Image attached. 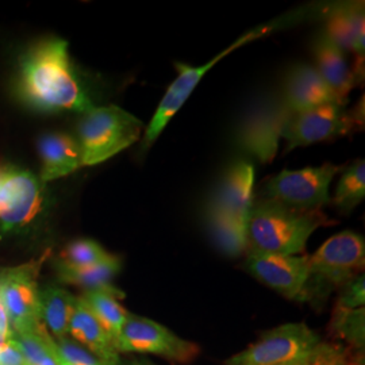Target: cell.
I'll use <instances>...</instances> for the list:
<instances>
[{
  "label": "cell",
  "instance_id": "obj_1",
  "mask_svg": "<svg viewBox=\"0 0 365 365\" xmlns=\"http://www.w3.org/2000/svg\"><path fill=\"white\" fill-rule=\"evenodd\" d=\"M19 93L39 111L86 114L93 107L75 75L66 39L41 41L27 53L21 66Z\"/></svg>",
  "mask_w": 365,
  "mask_h": 365
},
{
  "label": "cell",
  "instance_id": "obj_2",
  "mask_svg": "<svg viewBox=\"0 0 365 365\" xmlns=\"http://www.w3.org/2000/svg\"><path fill=\"white\" fill-rule=\"evenodd\" d=\"M336 222L322 211H303L268 197L253 202L248 221V250L297 256L314 232Z\"/></svg>",
  "mask_w": 365,
  "mask_h": 365
},
{
  "label": "cell",
  "instance_id": "obj_3",
  "mask_svg": "<svg viewBox=\"0 0 365 365\" xmlns=\"http://www.w3.org/2000/svg\"><path fill=\"white\" fill-rule=\"evenodd\" d=\"M144 123L118 106L92 107L78 123V146L83 167L105 163L137 143Z\"/></svg>",
  "mask_w": 365,
  "mask_h": 365
},
{
  "label": "cell",
  "instance_id": "obj_4",
  "mask_svg": "<svg viewBox=\"0 0 365 365\" xmlns=\"http://www.w3.org/2000/svg\"><path fill=\"white\" fill-rule=\"evenodd\" d=\"M364 237L342 232L330 237L309 257V280L304 287V300L327 299L333 289L341 288L364 268Z\"/></svg>",
  "mask_w": 365,
  "mask_h": 365
},
{
  "label": "cell",
  "instance_id": "obj_5",
  "mask_svg": "<svg viewBox=\"0 0 365 365\" xmlns=\"http://www.w3.org/2000/svg\"><path fill=\"white\" fill-rule=\"evenodd\" d=\"M283 25L279 24V21H274L269 25L257 27L255 30H250L247 34L241 36L240 38L233 42L230 46H227L225 51L218 53L214 58H211L205 66H190L184 64H176V68L179 69V76L173 80L170 84L168 91L165 92L164 98L161 99L160 105L157 107L156 113L146 126V130L144 134V143L143 148L148 149L150 145L153 144L158 138V135L165 129V126L170 123V119L175 117V114L182 108V105L187 102V99L191 96L194 92L196 86L202 78L209 72L212 66L217 63H220L222 58L229 56L230 53L240 49L241 46L247 45L250 41L261 38L265 34L271 33L276 27H282Z\"/></svg>",
  "mask_w": 365,
  "mask_h": 365
},
{
  "label": "cell",
  "instance_id": "obj_6",
  "mask_svg": "<svg viewBox=\"0 0 365 365\" xmlns=\"http://www.w3.org/2000/svg\"><path fill=\"white\" fill-rule=\"evenodd\" d=\"M292 115L282 93L264 96L252 106L240 125L237 133L240 148L262 164L271 163Z\"/></svg>",
  "mask_w": 365,
  "mask_h": 365
},
{
  "label": "cell",
  "instance_id": "obj_7",
  "mask_svg": "<svg viewBox=\"0 0 365 365\" xmlns=\"http://www.w3.org/2000/svg\"><path fill=\"white\" fill-rule=\"evenodd\" d=\"M48 255L37 260L0 269V297L9 314L13 331L38 330L41 318V289L38 276Z\"/></svg>",
  "mask_w": 365,
  "mask_h": 365
},
{
  "label": "cell",
  "instance_id": "obj_8",
  "mask_svg": "<svg viewBox=\"0 0 365 365\" xmlns=\"http://www.w3.org/2000/svg\"><path fill=\"white\" fill-rule=\"evenodd\" d=\"M364 123V103L352 111L339 103L318 106L312 110L294 114L284 129L287 150L315 143L329 141L360 129Z\"/></svg>",
  "mask_w": 365,
  "mask_h": 365
},
{
  "label": "cell",
  "instance_id": "obj_9",
  "mask_svg": "<svg viewBox=\"0 0 365 365\" xmlns=\"http://www.w3.org/2000/svg\"><path fill=\"white\" fill-rule=\"evenodd\" d=\"M341 167L324 164L299 170H282L264 188V197L303 211H321L330 200L329 188Z\"/></svg>",
  "mask_w": 365,
  "mask_h": 365
},
{
  "label": "cell",
  "instance_id": "obj_10",
  "mask_svg": "<svg viewBox=\"0 0 365 365\" xmlns=\"http://www.w3.org/2000/svg\"><path fill=\"white\" fill-rule=\"evenodd\" d=\"M321 344L319 336L304 324H286L264 334L226 365H282L310 356Z\"/></svg>",
  "mask_w": 365,
  "mask_h": 365
},
{
  "label": "cell",
  "instance_id": "obj_11",
  "mask_svg": "<svg viewBox=\"0 0 365 365\" xmlns=\"http://www.w3.org/2000/svg\"><path fill=\"white\" fill-rule=\"evenodd\" d=\"M119 353H150L176 363H190L199 354L195 344L145 317L129 314L117 339Z\"/></svg>",
  "mask_w": 365,
  "mask_h": 365
},
{
  "label": "cell",
  "instance_id": "obj_12",
  "mask_svg": "<svg viewBox=\"0 0 365 365\" xmlns=\"http://www.w3.org/2000/svg\"><path fill=\"white\" fill-rule=\"evenodd\" d=\"M42 188L29 170L0 165V225L6 233L25 226L42 207Z\"/></svg>",
  "mask_w": 365,
  "mask_h": 365
},
{
  "label": "cell",
  "instance_id": "obj_13",
  "mask_svg": "<svg viewBox=\"0 0 365 365\" xmlns=\"http://www.w3.org/2000/svg\"><path fill=\"white\" fill-rule=\"evenodd\" d=\"M244 268L265 286L291 300H304L309 256H283L248 250Z\"/></svg>",
  "mask_w": 365,
  "mask_h": 365
},
{
  "label": "cell",
  "instance_id": "obj_14",
  "mask_svg": "<svg viewBox=\"0 0 365 365\" xmlns=\"http://www.w3.org/2000/svg\"><path fill=\"white\" fill-rule=\"evenodd\" d=\"M364 3H345L334 6L327 15L324 33L344 53L356 56L353 72L359 81L364 78Z\"/></svg>",
  "mask_w": 365,
  "mask_h": 365
},
{
  "label": "cell",
  "instance_id": "obj_15",
  "mask_svg": "<svg viewBox=\"0 0 365 365\" xmlns=\"http://www.w3.org/2000/svg\"><path fill=\"white\" fill-rule=\"evenodd\" d=\"M255 168L247 161L233 164L222 178L209 203V210L220 211L248 229L253 205Z\"/></svg>",
  "mask_w": 365,
  "mask_h": 365
},
{
  "label": "cell",
  "instance_id": "obj_16",
  "mask_svg": "<svg viewBox=\"0 0 365 365\" xmlns=\"http://www.w3.org/2000/svg\"><path fill=\"white\" fill-rule=\"evenodd\" d=\"M280 93L292 114L329 103L341 105L318 71L307 64L295 66L288 72L283 92Z\"/></svg>",
  "mask_w": 365,
  "mask_h": 365
},
{
  "label": "cell",
  "instance_id": "obj_17",
  "mask_svg": "<svg viewBox=\"0 0 365 365\" xmlns=\"http://www.w3.org/2000/svg\"><path fill=\"white\" fill-rule=\"evenodd\" d=\"M313 53L317 63L315 69L334 92L339 103L346 106L349 93L360 84L352 66L348 64L346 53L342 52L324 31L314 39Z\"/></svg>",
  "mask_w": 365,
  "mask_h": 365
},
{
  "label": "cell",
  "instance_id": "obj_18",
  "mask_svg": "<svg viewBox=\"0 0 365 365\" xmlns=\"http://www.w3.org/2000/svg\"><path fill=\"white\" fill-rule=\"evenodd\" d=\"M41 182H48L66 178L83 167L78 140L66 133H52L41 137Z\"/></svg>",
  "mask_w": 365,
  "mask_h": 365
},
{
  "label": "cell",
  "instance_id": "obj_19",
  "mask_svg": "<svg viewBox=\"0 0 365 365\" xmlns=\"http://www.w3.org/2000/svg\"><path fill=\"white\" fill-rule=\"evenodd\" d=\"M68 334L103 364H120L115 342L80 298H78L75 312L72 314Z\"/></svg>",
  "mask_w": 365,
  "mask_h": 365
},
{
  "label": "cell",
  "instance_id": "obj_20",
  "mask_svg": "<svg viewBox=\"0 0 365 365\" xmlns=\"http://www.w3.org/2000/svg\"><path fill=\"white\" fill-rule=\"evenodd\" d=\"M120 269V261L117 257L90 265V267H71L58 261L56 271L58 279L66 283L81 287L86 291H107L118 298H123V292L113 286V279Z\"/></svg>",
  "mask_w": 365,
  "mask_h": 365
},
{
  "label": "cell",
  "instance_id": "obj_21",
  "mask_svg": "<svg viewBox=\"0 0 365 365\" xmlns=\"http://www.w3.org/2000/svg\"><path fill=\"white\" fill-rule=\"evenodd\" d=\"M78 298L64 288L41 289V318L53 339H66Z\"/></svg>",
  "mask_w": 365,
  "mask_h": 365
},
{
  "label": "cell",
  "instance_id": "obj_22",
  "mask_svg": "<svg viewBox=\"0 0 365 365\" xmlns=\"http://www.w3.org/2000/svg\"><path fill=\"white\" fill-rule=\"evenodd\" d=\"M210 235L226 256L238 257L248 252V229L220 211L207 209Z\"/></svg>",
  "mask_w": 365,
  "mask_h": 365
},
{
  "label": "cell",
  "instance_id": "obj_23",
  "mask_svg": "<svg viewBox=\"0 0 365 365\" xmlns=\"http://www.w3.org/2000/svg\"><path fill=\"white\" fill-rule=\"evenodd\" d=\"M117 295L107 291H84L80 300L88 307L108 336L115 342L129 313L119 304Z\"/></svg>",
  "mask_w": 365,
  "mask_h": 365
},
{
  "label": "cell",
  "instance_id": "obj_24",
  "mask_svg": "<svg viewBox=\"0 0 365 365\" xmlns=\"http://www.w3.org/2000/svg\"><path fill=\"white\" fill-rule=\"evenodd\" d=\"M365 197V161L357 160L341 175L333 203L341 212H351Z\"/></svg>",
  "mask_w": 365,
  "mask_h": 365
},
{
  "label": "cell",
  "instance_id": "obj_25",
  "mask_svg": "<svg viewBox=\"0 0 365 365\" xmlns=\"http://www.w3.org/2000/svg\"><path fill=\"white\" fill-rule=\"evenodd\" d=\"M331 330L339 339L348 342L352 348L359 352L364 353L365 348V310L354 309L345 310L337 307L334 309L331 318Z\"/></svg>",
  "mask_w": 365,
  "mask_h": 365
},
{
  "label": "cell",
  "instance_id": "obj_26",
  "mask_svg": "<svg viewBox=\"0 0 365 365\" xmlns=\"http://www.w3.org/2000/svg\"><path fill=\"white\" fill-rule=\"evenodd\" d=\"M111 257L96 241L83 238L71 242L61 253L60 261L71 267H90Z\"/></svg>",
  "mask_w": 365,
  "mask_h": 365
},
{
  "label": "cell",
  "instance_id": "obj_27",
  "mask_svg": "<svg viewBox=\"0 0 365 365\" xmlns=\"http://www.w3.org/2000/svg\"><path fill=\"white\" fill-rule=\"evenodd\" d=\"M56 354L68 365H105L91 352L76 341L69 339H54Z\"/></svg>",
  "mask_w": 365,
  "mask_h": 365
},
{
  "label": "cell",
  "instance_id": "obj_28",
  "mask_svg": "<svg viewBox=\"0 0 365 365\" xmlns=\"http://www.w3.org/2000/svg\"><path fill=\"white\" fill-rule=\"evenodd\" d=\"M349 356L339 345L321 342L310 356L282 365H334Z\"/></svg>",
  "mask_w": 365,
  "mask_h": 365
},
{
  "label": "cell",
  "instance_id": "obj_29",
  "mask_svg": "<svg viewBox=\"0 0 365 365\" xmlns=\"http://www.w3.org/2000/svg\"><path fill=\"white\" fill-rule=\"evenodd\" d=\"M365 279L364 274H359L339 288L337 307L345 310H354L364 307Z\"/></svg>",
  "mask_w": 365,
  "mask_h": 365
},
{
  "label": "cell",
  "instance_id": "obj_30",
  "mask_svg": "<svg viewBox=\"0 0 365 365\" xmlns=\"http://www.w3.org/2000/svg\"><path fill=\"white\" fill-rule=\"evenodd\" d=\"M0 365H27L21 351L11 341L0 345Z\"/></svg>",
  "mask_w": 365,
  "mask_h": 365
},
{
  "label": "cell",
  "instance_id": "obj_31",
  "mask_svg": "<svg viewBox=\"0 0 365 365\" xmlns=\"http://www.w3.org/2000/svg\"><path fill=\"white\" fill-rule=\"evenodd\" d=\"M13 336V329L4 303L0 297V345L9 342Z\"/></svg>",
  "mask_w": 365,
  "mask_h": 365
},
{
  "label": "cell",
  "instance_id": "obj_32",
  "mask_svg": "<svg viewBox=\"0 0 365 365\" xmlns=\"http://www.w3.org/2000/svg\"><path fill=\"white\" fill-rule=\"evenodd\" d=\"M38 365H58V357L56 354V349L49 356H46Z\"/></svg>",
  "mask_w": 365,
  "mask_h": 365
},
{
  "label": "cell",
  "instance_id": "obj_33",
  "mask_svg": "<svg viewBox=\"0 0 365 365\" xmlns=\"http://www.w3.org/2000/svg\"><path fill=\"white\" fill-rule=\"evenodd\" d=\"M119 365H156L153 364L150 360H146V359H134V360H130L129 363H125V364Z\"/></svg>",
  "mask_w": 365,
  "mask_h": 365
},
{
  "label": "cell",
  "instance_id": "obj_34",
  "mask_svg": "<svg viewBox=\"0 0 365 365\" xmlns=\"http://www.w3.org/2000/svg\"><path fill=\"white\" fill-rule=\"evenodd\" d=\"M334 365H360L359 363H353L352 360H351V357L349 356H346L345 359H342L341 361H339L337 364Z\"/></svg>",
  "mask_w": 365,
  "mask_h": 365
},
{
  "label": "cell",
  "instance_id": "obj_35",
  "mask_svg": "<svg viewBox=\"0 0 365 365\" xmlns=\"http://www.w3.org/2000/svg\"><path fill=\"white\" fill-rule=\"evenodd\" d=\"M58 365H68V364H66V363H64V361H63V360H60V359H58Z\"/></svg>",
  "mask_w": 365,
  "mask_h": 365
}]
</instances>
